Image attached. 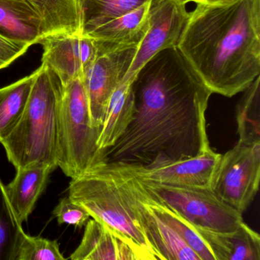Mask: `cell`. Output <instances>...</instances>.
I'll use <instances>...</instances> for the list:
<instances>
[{
  "mask_svg": "<svg viewBox=\"0 0 260 260\" xmlns=\"http://www.w3.org/2000/svg\"><path fill=\"white\" fill-rule=\"evenodd\" d=\"M133 119L106 151L107 162L154 166L211 148L206 113L211 91L177 47L155 54L134 76Z\"/></svg>",
  "mask_w": 260,
  "mask_h": 260,
  "instance_id": "6da1fadb",
  "label": "cell"
},
{
  "mask_svg": "<svg viewBox=\"0 0 260 260\" xmlns=\"http://www.w3.org/2000/svg\"><path fill=\"white\" fill-rule=\"evenodd\" d=\"M176 47L212 93L243 92L260 74V0L196 4Z\"/></svg>",
  "mask_w": 260,
  "mask_h": 260,
  "instance_id": "7a4b0ae2",
  "label": "cell"
},
{
  "mask_svg": "<svg viewBox=\"0 0 260 260\" xmlns=\"http://www.w3.org/2000/svg\"><path fill=\"white\" fill-rule=\"evenodd\" d=\"M69 198L132 246L142 260H158L140 219L134 176L106 162L71 180Z\"/></svg>",
  "mask_w": 260,
  "mask_h": 260,
  "instance_id": "3957f363",
  "label": "cell"
},
{
  "mask_svg": "<svg viewBox=\"0 0 260 260\" xmlns=\"http://www.w3.org/2000/svg\"><path fill=\"white\" fill-rule=\"evenodd\" d=\"M28 103L17 125L1 142L16 170L34 164L57 166V131L63 86L45 65L36 70Z\"/></svg>",
  "mask_w": 260,
  "mask_h": 260,
  "instance_id": "277c9868",
  "label": "cell"
},
{
  "mask_svg": "<svg viewBox=\"0 0 260 260\" xmlns=\"http://www.w3.org/2000/svg\"><path fill=\"white\" fill-rule=\"evenodd\" d=\"M100 127L91 124L83 77L63 86L57 131V166L71 179L107 162L98 146Z\"/></svg>",
  "mask_w": 260,
  "mask_h": 260,
  "instance_id": "5b68a950",
  "label": "cell"
},
{
  "mask_svg": "<svg viewBox=\"0 0 260 260\" xmlns=\"http://www.w3.org/2000/svg\"><path fill=\"white\" fill-rule=\"evenodd\" d=\"M139 180L155 200L199 229L215 234H231L243 222V214L223 202L210 186H174Z\"/></svg>",
  "mask_w": 260,
  "mask_h": 260,
  "instance_id": "8992f818",
  "label": "cell"
},
{
  "mask_svg": "<svg viewBox=\"0 0 260 260\" xmlns=\"http://www.w3.org/2000/svg\"><path fill=\"white\" fill-rule=\"evenodd\" d=\"M260 143L237 144L220 155L211 187L220 199L243 214L259 188Z\"/></svg>",
  "mask_w": 260,
  "mask_h": 260,
  "instance_id": "52a82bcc",
  "label": "cell"
},
{
  "mask_svg": "<svg viewBox=\"0 0 260 260\" xmlns=\"http://www.w3.org/2000/svg\"><path fill=\"white\" fill-rule=\"evenodd\" d=\"M188 16L185 5L177 0H150L148 29L121 81L133 78L138 70L159 51L176 46Z\"/></svg>",
  "mask_w": 260,
  "mask_h": 260,
  "instance_id": "ba28073f",
  "label": "cell"
},
{
  "mask_svg": "<svg viewBox=\"0 0 260 260\" xmlns=\"http://www.w3.org/2000/svg\"><path fill=\"white\" fill-rule=\"evenodd\" d=\"M138 46L98 54L83 76L93 127L101 128L109 99L128 72Z\"/></svg>",
  "mask_w": 260,
  "mask_h": 260,
  "instance_id": "9c48e42d",
  "label": "cell"
},
{
  "mask_svg": "<svg viewBox=\"0 0 260 260\" xmlns=\"http://www.w3.org/2000/svg\"><path fill=\"white\" fill-rule=\"evenodd\" d=\"M40 43L43 47L42 64L54 71L63 86L83 77L98 56L95 40L81 33L53 35Z\"/></svg>",
  "mask_w": 260,
  "mask_h": 260,
  "instance_id": "30bf717a",
  "label": "cell"
},
{
  "mask_svg": "<svg viewBox=\"0 0 260 260\" xmlns=\"http://www.w3.org/2000/svg\"><path fill=\"white\" fill-rule=\"evenodd\" d=\"M220 155L211 148L194 157L159 165H118L143 181L174 186L208 187Z\"/></svg>",
  "mask_w": 260,
  "mask_h": 260,
  "instance_id": "8fae6325",
  "label": "cell"
},
{
  "mask_svg": "<svg viewBox=\"0 0 260 260\" xmlns=\"http://www.w3.org/2000/svg\"><path fill=\"white\" fill-rule=\"evenodd\" d=\"M134 179L141 225L159 259L201 260L177 233L152 209L146 200L141 182L135 176Z\"/></svg>",
  "mask_w": 260,
  "mask_h": 260,
  "instance_id": "7c38bea8",
  "label": "cell"
},
{
  "mask_svg": "<svg viewBox=\"0 0 260 260\" xmlns=\"http://www.w3.org/2000/svg\"><path fill=\"white\" fill-rule=\"evenodd\" d=\"M149 2L98 27L86 36L95 40L98 54L141 44L148 29Z\"/></svg>",
  "mask_w": 260,
  "mask_h": 260,
  "instance_id": "4fadbf2b",
  "label": "cell"
},
{
  "mask_svg": "<svg viewBox=\"0 0 260 260\" xmlns=\"http://www.w3.org/2000/svg\"><path fill=\"white\" fill-rule=\"evenodd\" d=\"M72 260H142L141 255L119 236L95 219L89 220L81 243Z\"/></svg>",
  "mask_w": 260,
  "mask_h": 260,
  "instance_id": "5bb4252c",
  "label": "cell"
},
{
  "mask_svg": "<svg viewBox=\"0 0 260 260\" xmlns=\"http://www.w3.org/2000/svg\"><path fill=\"white\" fill-rule=\"evenodd\" d=\"M53 170L52 167L45 164L17 169L14 179L4 185L10 206L21 223L27 220L32 212Z\"/></svg>",
  "mask_w": 260,
  "mask_h": 260,
  "instance_id": "9a60e30c",
  "label": "cell"
},
{
  "mask_svg": "<svg viewBox=\"0 0 260 260\" xmlns=\"http://www.w3.org/2000/svg\"><path fill=\"white\" fill-rule=\"evenodd\" d=\"M0 35L30 46L45 39L42 19L27 0H0Z\"/></svg>",
  "mask_w": 260,
  "mask_h": 260,
  "instance_id": "2e32d148",
  "label": "cell"
},
{
  "mask_svg": "<svg viewBox=\"0 0 260 260\" xmlns=\"http://www.w3.org/2000/svg\"><path fill=\"white\" fill-rule=\"evenodd\" d=\"M133 78L121 81L109 99L99 137L100 149L106 150L112 147L133 119L135 111L132 86Z\"/></svg>",
  "mask_w": 260,
  "mask_h": 260,
  "instance_id": "e0dca14e",
  "label": "cell"
},
{
  "mask_svg": "<svg viewBox=\"0 0 260 260\" xmlns=\"http://www.w3.org/2000/svg\"><path fill=\"white\" fill-rule=\"evenodd\" d=\"M39 13L45 38L82 34L80 0H27Z\"/></svg>",
  "mask_w": 260,
  "mask_h": 260,
  "instance_id": "ac0fdd59",
  "label": "cell"
},
{
  "mask_svg": "<svg viewBox=\"0 0 260 260\" xmlns=\"http://www.w3.org/2000/svg\"><path fill=\"white\" fill-rule=\"evenodd\" d=\"M211 248L216 260H260V237L244 221L231 234L213 233Z\"/></svg>",
  "mask_w": 260,
  "mask_h": 260,
  "instance_id": "d6986e66",
  "label": "cell"
},
{
  "mask_svg": "<svg viewBox=\"0 0 260 260\" xmlns=\"http://www.w3.org/2000/svg\"><path fill=\"white\" fill-rule=\"evenodd\" d=\"M141 185L146 200L152 209L177 233L185 244L197 254L200 259L216 260L208 240L209 232L199 229L167 205L155 200L147 193L141 182Z\"/></svg>",
  "mask_w": 260,
  "mask_h": 260,
  "instance_id": "ffe728a7",
  "label": "cell"
},
{
  "mask_svg": "<svg viewBox=\"0 0 260 260\" xmlns=\"http://www.w3.org/2000/svg\"><path fill=\"white\" fill-rule=\"evenodd\" d=\"M36 71L0 89V143L17 125L28 103Z\"/></svg>",
  "mask_w": 260,
  "mask_h": 260,
  "instance_id": "44dd1931",
  "label": "cell"
},
{
  "mask_svg": "<svg viewBox=\"0 0 260 260\" xmlns=\"http://www.w3.org/2000/svg\"><path fill=\"white\" fill-rule=\"evenodd\" d=\"M150 0H80L82 35L127 14Z\"/></svg>",
  "mask_w": 260,
  "mask_h": 260,
  "instance_id": "7402d4cb",
  "label": "cell"
},
{
  "mask_svg": "<svg viewBox=\"0 0 260 260\" xmlns=\"http://www.w3.org/2000/svg\"><path fill=\"white\" fill-rule=\"evenodd\" d=\"M259 76L243 91L237 106L236 120L239 142L246 144L260 143Z\"/></svg>",
  "mask_w": 260,
  "mask_h": 260,
  "instance_id": "603a6c76",
  "label": "cell"
},
{
  "mask_svg": "<svg viewBox=\"0 0 260 260\" xmlns=\"http://www.w3.org/2000/svg\"><path fill=\"white\" fill-rule=\"evenodd\" d=\"M0 179V260H16L23 234Z\"/></svg>",
  "mask_w": 260,
  "mask_h": 260,
  "instance_id": "cb8c5ba5",
  "label": "cell"
},
{
  "mask_svg": "<svg viewBox=\"0 0 260 260\" xmlns=\"http://www.w3.org/2000/svg\"><path fill=\"white\" fill-rule=\"evenodd\" d=\"M57 241L24 234L16 260H64Z\"/></svg>",
  "mask_w": 260,
  "mask_h": 260,
  "instance_id": "d4e9b609",
  "label": "cell"
},
{
  "mask_svg": "<svg viewBox=\"0 0 260 260\" xmlns=\"http://www.w3.org/2000/svg\"><path fill=\"white\" fill-rule=\"evenodd\" d=\"M53 214L57 218L59 224L67 223L82 228L89 220V214L80 205L74 203L69 196L60 201L54 208Z\"/></svg>",
  "mask_w": 260,
  "mask_h": 260,
  "instance_id": "484cf974",
  "label": "cell"
},
{
  "mask_svg": "<svg viewBox=\"0 0 260 260\" xmlns=\"http://www.w3.org/2000/svg\"><path fill=\"white\" fill-rule=\"evenodd\" d=\"M29 47L28 44L12 40L0 35V70L10 66L23 55Z\"/></svg>",
  "mask_w": 260,
  "mask_h": 260,
  "instance_id": "4316f807",
  "label": "cell"
},
{
  "mask_svg": "<svg viewBox=\"0 0 260 260\" xmlns=\"http://www.w3.org/2000/svg\"><path fill=\"white\" fill-rule=\"evenodd\" d=\"M180 4L186 5L188 3H194L196 4H203L209 6H224L234 4L239 0H177Z\"/></svg>",
  "mask_w": 260,
  "mask_h": 260,
  "instance_id": "83f0119b",
  "label": "cell"
}]
</instances>
